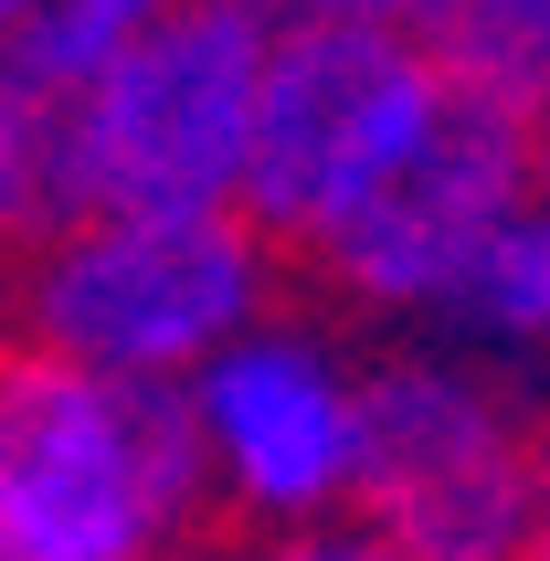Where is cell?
<instances>
[{
    "label": "cell",
    "instance_id": "obj_1",
    "mask_svg": "<svg viewBox=\"0 0 550 561\" xmlns=\"http://www.w3.org/2000/svg\"><path fill=\"white\" fill-rule=\"evenodd\" d=\"M213 508L181 381H127L32 340L0 360V561H170Z\"/></svg>",
    "mask_w": 550,
    "mask_h": 561
},
{
    "label": "cell",
    "instance_id": "obj_2",
    "mask_svg": "<svg viewBox=\"0 0 550 561\" xmlns=\"http://www.w3.org/2000/svg\"><path fill=\"white\" fill-rule=\"evenodd\" d=\"M275 0H181L127 54H106L75 95L43 106L32 191L54 213H127V202H233L265 85Z\"/></svg>",
    "mask_w": 550,
    "mask_h": 561
},
{
    "label": "cell",
    "instance_id": "obj_3",
    "mask_svg": "<svg viewBox=\"0 0 550 561\" xmlns=\"http://www.w3.org/2000/svg\"><path fill=\"white\" fill-rule=\"evenodd\" d=\"M265 308H275V233L244 202L64 213V233L32 254V340L127 381H191Z\"/></svg>",
    "mask_w": 550,
    "mask_h": 561
},
{
    "label": "cell",
    "instance_id": "obj_4",
    "mask_svg": "<svg viewBox=\"0 0 550 561\" xmlns=\"http://www.w3.org/2000/svg\"><path fill=\"white\" fill-rule=\"evenodd\" d=\"M445 106H456L445 64L402 22H370V11H286L275 43H265L244 191L233 202L265 222L275 244H318Z\"/></svg>",
    "mask_w": 550,
    "mask_h": 561
},
{
    "label": "cell",
    "instance_id": "obj_5",
    "mask_svg": "<svg viewBox=\"0 0 550 561\" xmlns=\"http://www.w3.org/2000/svg\"><path fill=\"white\" fill-rule=\"evenodd\" d=\"M360 508L413 561H540L550 477L529 424L466 350H413L370 371V477Z\"/></svg>",
    "mask_w": 550,
    "mask_h": 561
},
{
    "label": "cell",
    "instance_id": "obj_6",
    "mask_svg": "<svg viewBox=\"0 0 550 561\" xmlns=\"http://www.w3.org/2000/svg\"><path fill=\"white\" fill-rule=\"evenodd\" d=\"M191 435H202V477L213 499L254 530H297V519H339L360 508L370 477V371H350L318 329L254 318L181 381Z\"/></svg>",
    "mask_w": 550,
    "mask_h": 561
},
{
    "label": "cell",
    "instance_id": "obj_7",
    "mask_svg": "<svg viewBox=\"0 0 550 561\" xmlns=\"http://www.w3.org/2000/svg\"><path fill=\"white\" fill-rule=\"evenodd\" d=\"M529 191H540V127L508 117V106L456 95V106H445V117H434L307 254H318L329 286L360 297V308L434 318L445 286L497 244V222L519 213Z\"/></svg>",
    "mask_w": 550,
    "mask_h": 561
},
{
    "label": "cell",
    "instance_id": "obj_8",
    "mask_svg": "<svg viewBox=\"0 0 550 561\" xmlns=\"http://www.w3.org/2000/svg\"><path fill=\"white\" fill-rule=\"evenodd\" d=\"M402 32L445 64V85L540 127L550 117V0H402Z\"/></svg>",
    "mask_w": 550,
    "mask_h": 561
},
{
    "label": "cell",
    "instance_id": "obj_9",
    "mask_svg": "<svg viewBox=\"0 0 550 561\" xmlns=\"http://www.w3.org/2000/svg\"><path fill=\"white\" fill-rule=\"evenodd\" d=\"M159 11H181V0H22L0 75H11L22 106H54V95H75L106 54H127Z\"/></svg>",
    "mask_w": 550,
    "mask_h": 561
},
{
    "label": "cell",
    "instance_id": "obj_10",
    "mask_svg": "<svg viewBox=\"0 0 550 561\" xmlns=\"http://www.w3.org/2000/svg\"><path fill=\"white\" fill-rule=\"evenodd\" d=\"M244 561H413L370 508H339V519H297V530H254Z\"/></svg>",
    "mask_w": 550,
    "mask_h": 561
},
{
    "label": "cell",
    "instance_id": "obj_11",
    "mask_svg": "<svg viewBox=\"0 0 550 561\" xmlns=\"http://www.w3.org/2000/svg\"><path fill=\"white\" fill-rule=\"evenodd\" d=\"M32 159H43V127H32V106H22V95L0 85V213H22Z\"/></svg>",
    "mask_w": 550,
    "mask_h": 561
},
{
    "label": "cell",
    "instance_id": "obj_12",
    "mask_svg": "<svg viewBox=\"0 0 550 561\" xmlns=\"http://www.w3.org/2000/svg\"><path fill=\"white\" fill-rule=\"evenodd\" d=\"M275 11H370V22H402V0H275Z\"/></svg>",
    "mask_w": 550,
    "mask_h": 561
},
{
    "label": "cell",
    "instance_id": "obj_13",
    "mask_svg": "<svg viewBox=\"0 0 550 561\" xmlns=\"http://www.w3.org/2000/svg\"><path fill=\"white\" fill-rule=\"evenodd\" d=\"M11 22H22V0H0V54H11Z\"/></svg>",
    "mask_w": 550,
    "mask_h": 561
},
{
    "label": "cell",
    "instance_id": "obj_14",
    "mask_svg": "<svg viewBox=\"0 0 550 561\" xmlns=\"http://www.w3.org/2000/svg\"><path fill=\"white\" fill-rule=\"evenodd\" d=\"M540 561H550V540H540Z\"/></svg>",
    "mask_w": 550,
    "mask_h": 561
},
{
    "label": "cell",
    "instance_id": "obj_15",
    "mask_svg": "<svg viewBox=\"0 0 550 561\" xmlns=\"http://www.w3.org/2000/svg\"><path fill=\"white\" fill-rule=\"evenodd\" d=\"M540 350H550V340H540Z\"/></svg>",
    "mask_w": 550,
    "mask_h": 561
}]
</instances>
